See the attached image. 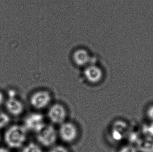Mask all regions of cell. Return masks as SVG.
I'll return each instance as SVG.
<instances>
[{
	"mask_svg": "<svg viewBox=\"0 0 153 152\" xmlns=\"http://www.w3.org/2000/svg\"><path fill=\"white\" fill-rule=\"evenodd\" d=\"M8 97H15L16 95V92L15 90H10L8 92Z\"/></svg>",
	"mask_w": 153,
	"mask_h": 152,
	"instance_id": "cell-18",
	"label": "cell"
},
{
	"mask_svg": "<svg viewBox=\"0 0 153 152\" xmlns=\"http://www.w3.org/2000/svg\"><path fill=\"white\" fill-rule=\"evenodd\" d=\"M119 152H137V149L132 145H128L122 147Z\"/></svg>",
	"mask_w": 153,
	"mask_h": 152,
	"instance_id": "cell-15",
	"label": "cell"
},
{
	"mask_svg": "<svg viewBox=\"0 0 153 152\" xmlns=\"http://www.w3.org/2000/svg\"><path fill=\"white\" fill-rule=\"evenodd\" d=\"M59 134L64 142L71 143L76 139L78 131L74 124L70 122H64L61 124Z\"/></svg>",
	"mask_w": 153,
	"mask_h": 152,
	"instance_id": "cell-4",
	"label": "cell"
},
{
	"mask_svg": "<svg viewBox=\"0 0 153 152\" xmlns=\"http://www.w3.org/2000/svg\"><path fill=\"white\" fill-rule=\"evenodd\" d=\"M84 75L88 82L91 83H97L103 78V71L100 66L91 63L85 67Z\"/></svg>",
	"mask_w": 153,
	"mask_h": 152,
	"instance_id": "cell-7",
	"label": "cell"
},
{
	"mask_svg": "<svg viewBox=\"0 0 153 152\" xmlns=\"http://www.w3.org/2000/svg\"><path fill=\"white\" fill-rule=\"evenodd\" d=\"M49 152H69L68 150L66 149L64 146H54L53 148L49 151Z\"/></svg>",
	"mask_w": 153,
	"mask_h": 152,
	"instance_id": "cell-17",
	"label": "cell"
},
{
	"mask_svg": "<svg viewBox=\"0 0 153 152\" xmlns=\"http://www.w3.org/2000/svg\"><path fill=\"white\" fill-rule=\"evenodd\" d=\"M57 132L53 126L46 125L42 131L38 133V141L42 145L49 147L53 145L57 139Z\"/></svg>",
	"mask_w": 153,
	"mask_h": 152,
	"instance_id": "cell-3",
	"label": "cell"
},
{
	"mask_svg": "<svg viewBox=\"0 0 153 152\" xmlns=\"http://www.w3.org/2000/svg\"><path fill=\"white\" fill-rule=\"evenodd\" d=\"M4 138L6 144L10 148H19L27 139V130L24 125H12L6 130Z\"/></svg>",
	"mask_w": 153,
	"mask_h": 152,
	"instance_id": "cell-1",
	"label": "cell"
},
{
	"mask_svg": "<svg viewBox=\"0 0 153 152\" xmlns=\"http://www.w3.org/2000/svg\"><path fill=\"white\" fill-rule=\"evenodd\" d=\"M4 95L1 92H0V106L2 105L3 103L4 102Z\"/></svg>",
	"mask_w": 153,
	"mask_h": 152,
	"instance_id": "cell-19",
	"label": "cell"
},
{
	"mask_svg": "<svg viewBox=\"0 0 153 152\" xmlns=\"http://www.w3.org/2000/svg\"><path fill=\"white\" fill-rule=\"evenodd\" d=\"M5 106L8 112L14 116H19L24 111L23 103L16 97H8L6 100Z\"/></svg>",
	"mask_w": 153,
	"mask_h": 152,
	"instance_id": "cell-9",
	"label": "cell"
},
{
	"mask_svg": "<svg viewBox=\"0 0 153 152\" xmlns=\"http://www.w3.org/2000/svg\"><path fill=\"white\" fill-rule=\"evenodd\" d=\"M113 128L114 129L112 133L114 139L117 140L122 139L126 129V123L122 121H117L115 125H114Z\"/></svg>",
	"mask_w": 153,
	"mask_h": 152,
	"instance_id": "cell-11",
	"label": "cell"
},
{
	"mask_svg": "<svg viewBox=\"0 0 153 152\" xmlns=\"http://www.w3.org/2000/svg\"><path fill=\"white\" fill-rule=\"evenodd\" d=\"M66 111L60 104H54L48 110V116L50 121L56 124H61L66 119Z\"/></svg>",
	"mask_w": 153,
	"mask_h": 152,
	"instance_id": "cell-6",
	"label": "cell"
},
{
	"mask_svg": "<svg viewBox=\"0 0 153 152\" xmlns=\"http://www.w3.org/2000/svg\"><path fill=\"white\" fill-rule=\"evenodd\" d=\"M73 61L76 65L81 67H86L91 63V57L87 49L80 48L76 49L73 53Z\"/></svg>",
	"mask_w": 153,
	"mask_h": 152,
	"instance_id": "cell-8",
	"label": "cell"
},
{
	"mask_svg": "<svg viewBox=\"0 0 153 152\" xmlns=\"http://www.w3.org/2000/svg\"><path fill=\"white\" fill-rule=\"evenodd\" d=\"M146 114L149 120L153 122V104L148 107L146 111Z\"/></svg>",
	"mask_w": 153,
	"mask_h": 152,
	"instance_id": "cell-16",
	"label": "cell"
},
{
	"mask_svg": "<svg viewBox=\"0 0 153 152\" xmlns=\"http://www.w3.org/2000/svg\"><path fill=\"white\" fill-rule=\"evenodd\" d=\"M137 150L141 152H153V138L143 137L137 143Z\"/></svg>",
	"mask_w": 153,
	"mask_h": 152,
	"instance_id": "cell-10",
	"label": "cell"
},
{
	"mask_svg": "<svg viewBox=\"0 0 153 152\" xmlns=\"http://www.w3.org/2000/svg\"><path fill=\"white\" fill-rule=\"evenodd\" d=\"M0 152H10L9 150L5 148H0Z\"/></svg>",
	"mask_w": 153,
	"mask_h": 152,
	"instance_id": "cell-20",
	"label": "cell"
},
{
	"mask_svg": "<svg viewBox=\"0 0 153 152\" xmlns=\"http://www.w3.org/2000/svg\"><path fill=\"white\" fill-rule=\"evenodd\" d=\"M51 97L48 91L41 90L36 92L31 95L30 102L36 109H43L47 107L51 102Z\"/></svg>",
	"mask_w": 153,
	"mask_h": 152,
	"instance_id": "cell-5",
	"label": "cell"
},
{
	"mask_svg": "<svg viewBox=\"0 0 153 152\" xmlns=\"http://www.w3.org/2000/svg\"><path fill=\"white\" fill-rule=\"evenodd\" d=\"M141 133L144 137L153 138V122L149 121L144 123L141 128Z\"/></svg>",
	"mask_w": 153,
	"mask_h": 152,
	"instance_id": "cell-12",
	"label": "cell"
},
{
	"mask_svg": "<svg viewBox=\"0 0 153 152\" xmlns=\"http://www.w3.org/2000/svg\"><path fill=\"white\" fill-rule=\"evenodd\" d=\"M10 121L8 115L4 113H0V129L5 127Z\"/></svg>",
	"mask_w": 153,
	"mask_h": 152,
	"instance_id": "cell-14",
	"label": "cell"
},
{
	"mask_svg": "<svg viewBox=\"0 0 153 152\" xmlns=\"http://www.w3.org/2000/svg\"><path fill=\"white\" fill-rule=\"evenodd\" d=\"M22 152H42V151L38 144L31 142L23 148Z\"/></svg>",
	"mask_w": 153,
	"mask_h": 152,
	"instance_id": "cell-13",
	"label": "cell"
},
{
	"mask_svg": "<svg viewBox=\"0 0 153 152\" xmlns=\"http://www.w3.org/2000/svg\"><path fill=\"white\" fill-rule=\"evenodd\" d=\"M43 115L33 113L28 115L24 120V127L27 130L39 133L46 126Z\"/></svg>",
	"mask_w": 153,
	"mask_h": 152,
	"instance_id": "cell-2",
	"label": "cell"
},
{
	"mask_svg": "<svg viewBox=\"0 0 153 152\" xmlns=\"http://www.w3.org/2000/svg\"><path fill=\"white\" fill-rule=\"evenodd\" d=\"M1 134H0V141H1Z\"/></svg>",
	"mask_w": 153,
	"mask_h": 152,
	"instance_id": "cell-21",
	"label": "cell"
}]
</instances>
